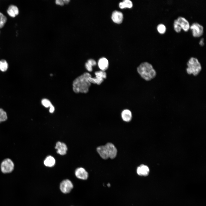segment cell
I'll return each mask as SVG.
<instances>
[{"label":"cell","instance_id":"cell-26","mask_svg":"<svg viewBox=\"0 0 206 206\" xmlns=\"http://www.w3.org/2000/svg\"><path fill=\"white\" fill-rule=\"evenodd\" d=\"M85 67L87 70L89 72H91L92 70V66L87 62L85 64Z\"/></svg>","mask_w":206,"mask_h":206},{"label":"cell","instance_id":"cell-6","mask_svg":"<svg viewBox=\"0 0 206 206\" xmlns=\"http://www.w3.org/2000/svg\"><path fill=\"white\" fill-rule=\"evenodd\" d=\"M192 31L193 36L194 37H199L201 36L203 32V27L201 25L197 22H194L190 26Z\"/></svg>","mask_w":206,"mask_h":206},{"label":"cell","instance_id":"cell-13","mask_svg":"<svg viewBox=\"0 0 206 206\" xmlns=\"http://www.w3.org/2000/svg\"><path fill=\"white\" fill-rule=\"evenodd\" d=\"M136 172L138 175L139 176H146L149 174V169L147 166L141 165L137 167Z\"/></svg>","mask_w":206,"mask_h":206},{"label":"cell","instance_id":"cell-2","mask_svg":"<svg viewBox=\"0 0 206 206\" xmlns=\"http://www.w3.org/2000/svg\"><path fill=\"white\" fill-rule=\"evenodd\" d=\"M137 70L141 77L147 81L154 78L157 74L152 65L147 62L141 63L137 67Z\"/></svg>","mask_w":206,"mask_h":206},{"label":"cell","instance_id":"cell-15","mask_svg":"<svg viewBox=\"0 0 206 206\" xmlns=\"http://www.w3.org/2000/svg\"><path fill=\"white\" fill-rule=\"evenodd\" d=\"M108 62L105 58H102L99 59L98 62L99 68L101 71H105L108 67Z\"/></svg>","mask_w":206,"mask_h":206},{"label":"cell","instance_id":"cell-12","mask_svg":"<svg viewBox=\"0 0 206 206\" xmlns=\"http://www.w3.org/2000/svg\"><path fill=\"white\" fill-rule=\"evenodd\" d=\"M111 18L114 22L116 23L120 24L122 21L123 16L121 12L117 11H114L112 13Z\"/></svg>","mask_w":206,"mask_h":206},{"label":"cell","instance_id":"cell-10","mask_svg":"<svg viewBox=\"0 0 206 206\" xmlns=\"http://www.w3.org/2000/svg\"><path fill=\"white\" fill-rule=\"evenodd\" d=\"M176 20L181 29L184 31H187L190 28V25L189 21L184 17L179 16Z\"/></svg>","mask_w":206,"mask_h":206},{"label":"cell","instance_id":"cell-30","mask_svg":"<svg viewBox=\"0 0 206 206\" xmlns=\"http://www.w3.org/2000/svg\"><path fill=\"white\" fill-rule=\"evenodd\" d=\"M204 39L203 38H202L201 39L199 42V43L200 45L203 46L204 45Z\"/></svg>","mask_w":206,"mask_h":206},{"label":"cell","instance_id":"cell-25","mask_svg":"<svg viewBox=\"0 0 206 206\" xmlns=\"http://www.w3.org/2000/svg\"><path fill=\"white\" fill-rule=\"evenodd\" d=\"M173 26L174 30L176 32H179L181 31V28L178 24L176 19L174 20Z\"/></svg>","mask_w":206,"mask_h":206},{"label":"cell","instance_id":"cell-17","mask_svg":"<svg viewBox=\"0 0 206 206\" xmlns=\"http://www.w3.org/2000/svg\"><path fill=\"white\" fill-rule=\"evenodd\" d=\"M121 117L122 120L126 122H129L132 119V113L129 110H124L121 113Z\"/></svg>","mask_w":206,"mask_h":206},{"label":"cell","instance_id":"cell-28","mask_svg":"<svg viewBox=\"0 0 206 206\" xmlns=\"http://www.w3.org/2000/svg\"><path fill=\"white\" fill-rule=\"evenodd\" d=\"M56 3L57 4L63 5L64 4V2L63 0H56Z\"/></svg>","mask_w":206,"mask_h":206},{"label":"cell","instance_id":"cell-18","mask_svg":"<svg viewBox=\"0 0 206 206\" xmlns=\"http://www.w3.org/2000/svg\"><path fill=\"white\" fill-rule=\"evenodd\" d=\"M56 163L54 158L51 156H47L44 161V164L45 166L49 167L54 166Z\"/></svg>","mask_w":206,"mask_h":206},{"label":"cell","instance_id":"cell-5","mask_svg":"<svg viewBox=\"0 0 206 206\" xmlns=\"http://www.w3.org/2000/svg\"><path fill=\"white\" fill-rule=\"evenodd\" d=\"M95 77H90L89 79V82L90 83L100 84L103 82L104 79L106 78V74L105 71H100L95 72Z\"/></svg>","mask_w":206,"mask_h":206},{"label":"cell","instance_id":"cell-8","mask_svg":"<svg viewBox=\"0 0 206 206\" xmlns=\"http://www.w3.org/2000/svg\"><path fill=\"white\" fill-rule=\"evenodd\" d=\"M105 145L106 148L109 158L111 159L114 158L117 153V150L114 145L110 142L107 143Z\"/></svg>","mask_w":206,"mask_h":206},{"label":"cell","instance_id":"cell-1","mask_svg":"<svg viewBox=\"0 0 206 206\" xmlns=\"http://www.w3.org/2000/svg\"><path fill=\"white\" fill-rule=\"evenodd\" d=\"M92 77L89 73L86 72L76 79L73 82V90L74 92L78 93H87L91 85L89 82V78Z\"/></svg>","mask_w":206,"mask_h":206},{"label":"cell","instance_id":"cell-3","mask_svg":"<svg viewBox=\"0 0 206 206\" xmlns=\"http://www.w3.org/2000/svg\"><path fill=\"white\" fill-rule=\"evenodd\" d=\"M187 67L186 70L189 75L193 74L196 76L199 74L202 69L201 64L196 58L191 57L187 62Z\"/></svg>","mask_w":206,"mask_h":206},{"label":"cell","instance_id":"cell-14","mask_svg":"<svg viewBox=\"0 0 206 206\" xmlns=\"http://www.w3.org/2000/svg\"><path fill=\"white\" fill-rule=\"evenodd\" d=\"M96 149L98 152L103 159H106L109 158L105 145L99 146Z\"/></svg>","mask_w":206,"mask_h":206},{"label":"cell","instance_id":"cell-20","mask_svg":"<svg viewBox=\"0 0 206 206\" xmlns=\"http://www.w3.org/2000/svg\"><path fill=\"white\" fill-rule=\"evenodd\" d=\"M8 119L6 112L3 109L0 108V123L6 121Z\"/></svg>","mask_w":206,"mask_h":206},{"label":"cell","instance_id":"cell-24","mask_svg":"<svg viewBox=\"0 0 206 206\" xmlns=\"http://www.w3.org/2000/svg\"><path fill=\"white\" fill-rule=\"evenodd\" d=\"M42 105L46 108L50 107L52 104L51 102L47 99H43L41 101Z\"/></svg>","mask_w":206,"mask_h":206},{"label":"cell","instance_id":"cell-29","mask_svg":"<svg viewBox=\"0 0 206 206\" xmlns=\"http://www.w3.org/2000/svg\"><path fill=\"white\" fill-rule=\"evenodd\" d=\"M54 107L53 105H52L49 107V112L51 113H52L54 112Z\"/></svg>","mask_w":206,"mask_h":206},{"label":"cell","instance_id":"cell-16","mask_svg":"<svg viewBox=\"0 0 206 206\" xmlns=\"http://www.w3.org/2000/svg\"><path fill=\"white\" fill-rule=\"evenodd\" d=\"M8 14L11 17H14L17 15L19 13L17 7L14 5H10L8 7L7 11Z\"/></svg>","mask_w":206,"mask_h":206},{"label":"cell","instance_id":"cell-23","mask_svg":"<svg viewBox=\"0 0 206 206\" xmlns=\"http://www.w3.org/2000/svg\"><path fill=\"white\" fill-rule=\"evenodd\" d=\"M157 29L159 33L161 34H163L165 32L166 27L163 24L160 23L157 25Z\"/></svg>","mask_w":206,"mask_h":206},{"label":"cell","instance_id":"cell-22","mask_svg":"<svg viewBox=\"0 0 206 206\" xmlns=\"http://www.w3.org/2000/svg\"><path fill=\"white\" fill-rule=\"evenodd\" d=\"M7 20L6 17L0 12V28H2L4 26Z\"/></svg>","mask_w":206,"mask_h":206},{"label":"cell","instance_id":"cell-9","mask_svg":"<svg viewBox=\"0 0 206 206\" xmlns=\"http://www.w3.org/2000/svg\"><path fill=\"white\" fill-rule=\"evenodd\" d=\"M76 176L78 179L85 180L88 176V172L82 167H79L76 169L75 172Z\"/></svg>","mask_w":206,"mask_h":206},{"label":"cell","instance_id":"cell-7","mask_svg":"<svg viewBox=\"0 0 206 206\" xmlns=\"http://www.w3.org/2000/svg\"><path fill=\"white\" fill-rule=\"evenodd\" d=\"M60 189L62 192L66 194L70 193L73 188L72 182L69 179L63 180L60 184Z\"/></svg>","mask_w":206,"mask_h":206},{"label":"cell","instance_id":"cell-4","mask_svg":"<svg viewBox=\"0 0 206 206\" xmlns=\"http://www.w3.org/2000/svg\"><path fill=\"white\" fill-rule=\"evenodd\" d=\"M15 165L13 161L9 158L3 160L1 163L0 169L1 172L4 174H9L14 170Z\"/></svg>","mask_w":206,"mask_h":206},{"label":"cell","instance_id":"cell-21","mask_svg":"<svg viewBox=\"0 0 206 206\" xmlns=\"http://www.w3.org/2000/svg\"><path fill=\"white\" fill-rule=\"evenodd\" d=\"M8 64L4 60H0V70L3 72L6 71L8 68Z\"/></svg>","mask_w":206,"mask_h":206},{"label":"cell","instance_id":"cell-31","mask_svg":"<svg viewBox=\"0 0 206 206\" xmlns=\"http://www.w3.org/2000/svg\"><path fill=\"white\" fill-rule=\"evenodd\" d=\"M63 1L64 3H67L69 2L70 0H64Z\"/></svg>","mask_w":206,"mask_h":206},{"label":"cell","instance_id":"cell-19","mask_svg":"<svg viewBox=\"0 0 206 206\" xmlns=\"http://www.w3.org/2000/svg\"><path fill=\"white\" fill-rule=\"evenodd\" d=\"M133 5L132 2L129 0H124L119 3V6L121 9L125 8H131Z\"/></svg>","mask_w":206,"mask_h":206},{"label":"cell","instance_id":"cell-27","mask_svg":"<svg viewBox=\"0 0 206 206\" xmlns=\"http://www.w3.org/2000/svg\"><path fill=\"white\" fill-rule=\"evenodd\" d=\"M87 62L92 66H95L96 64V63L95 61L92 59L88 60Z\"/></svg>","mask_w":206,"mask_h":206},{"label":"cell","instance_id":"cell-11","mask_svg":"<svg viewBox=\"0 0 206 206\" xmlns=\"http://www.w3.org/2000/svg\"><path fill=\"white\" fill-rule=\"evenodd\" d=\"M55 148L57 150V153L62 155L66 154L68 149L66 144L60 141L56 143Z\"/></svg>","mask_w":206,"mask_h":206}]
</instances>
